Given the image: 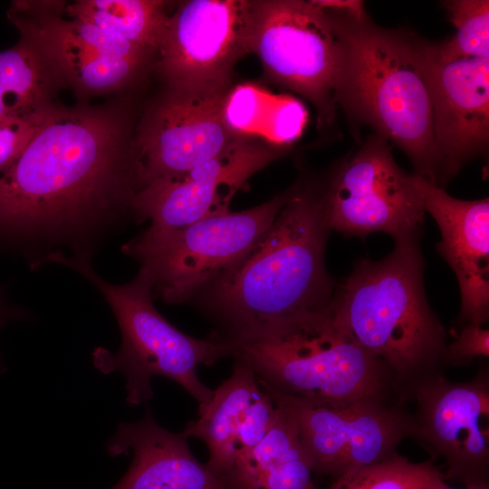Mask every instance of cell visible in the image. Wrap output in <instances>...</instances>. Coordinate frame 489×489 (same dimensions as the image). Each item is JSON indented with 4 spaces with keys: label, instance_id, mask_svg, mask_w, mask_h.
I'll list each match as a JSON object with an SVG mask.
<instances>
[{
    "label": "cell",
    "instance_id": "1",
    "mask_svg": "<svg viewBox=\"0 0 489 489\" xmlns=\"http://www.w3.org/2000/svg\"><path fill=\"white\" fill-rule=\"evenodd\" d=\"M131 110L54 103L20 154L0 168V245L23 251L41 238L78 237L142 187Z\"/></svg>",
    "mask_w": 489,
    "mask_h": 489
},
{
    "label": "cell",
    "instance_id": "2",
    "mask_svg": "<svg viewBox=\"0 0 489 489\" xmlns=\"http://www.w3.org/2000/svg\"><path fill=\"white\" fill-rule=\"evenodd\" d=\"M330 231L323 188L298 182L268 230L193 299L216 323L212 337L244 340L327 307L333 294L324 263Z\"/></svg>",
    "mask_w": 489,
    "mask_h": 489
},
{
    "label": "cell",
    "instance_id": "3",
    "mask_svg": "<svg viewBox=\"0 0 489 489\" xmlns=\"http://www.w3.org/2000/svg\"><path fill=\"white\" fill-rule=\"evenodd\" d=\"M395 241L385 258L357 262L330 308L355 341L386 367L402 395L441 374L446 344L425 294L419 235Z\"/></svg>",
    "mask_w": 489,
    "mask_h": 489
},
{
    "label": "cell",
    "instance_id": "4",
    "mask_svg": "<svg viewBox=\"0 0 489 489\" xmlns=\"http://www.w3.org/2000/svg\"><path fill=\"white\" fill-rule=\"evenodd\" d=\"M328 12L340 46L334 95L338 109L352 126L369 127L398 147L414 174L439 186L430 97L410 32L384 28L369 16L358 20Z\"/></svg>",
    "mask_w": 489,
    "mask_h": 489
},
{
    "label": "cell",
    "instance_id": "5",
    "mask_svg": "<svg viewBox=\"0 0 489 489\" xmlns=\"http://www.w3.org/2000/svg\"><path fill=\"white\" fill-rule=\"evenodd\" d=\"M272 393L319 404L385 398L390 373L335 320L330 304L228 342Z\"/></svg>",
    "mask_w": 489,
    "mask_h": 489
},
{
    "label": "cell",
    "instance_id": "6",
    "mask_svg": "<svg viewBox=\"0 0 489 489\" xmlns=\"http://www.w3.org/2000/svg\"><path fill=\"white\" fill-rule=\"evenodd\" d=\"M45 260L66 265L92 283L110 306L121 335L118 351L97 348L93 364L102 373L120 371L125 378L126 401L129 406L148 403L153 398L151 379H169L205 406L214 390L198 379L200 365L211 366L232 357V346L210 337H191L168 322L153 304L152 283L140 268L131 282L115 285L101 279L91 264L90 254L77 249L71 256L61 252L47 254Z\"/></svg>",
    "mask_w": 489,
    "mask_h": 489
},
{
    "label": "cell",
    "instance_id": "7",
    "mask_svg": "<svg viewBox=\"0 0 489 489\" xmlns=\"http://www.w3.org/2000/svg\"><path fill=\"white\" fill-rule=\"evenodd\" d=\"M297 184L257 206L171 229L149 226L122 246L168 303L192 302L268 230Z\"/></svg>",
    "mask_w": 489,
    "mask_h": 489
},
{
    "label": "cell",
    "instance_id": "8",
    "mask_svg": "<svg viewBox=\"0 0 489 489\" xmlns=\"http://www.w3.org/2000/svg\"><path fill=\"white\" fill-rule=\"evenodd\" d=\"M246 45L273 81L314 106L320 129L334 126L340 46L328 11L312 0L252 1Z\"/></svg>",
    "mask_w": 489,
    "mask_h": 489
},
{
    "label": "cell",
    "instance_id": "9",
    "mask_svg": "<svg viewBox=\"0 0 489 489\" xmlns=\"http://www.w3.org/2000/svg\"><path fill=\"white\" fill-rule=\"evenodd\" d=\"M62 1H13L9 21L34 38L80 101L122 91L145 73L155 54L84 20L64 16Z\"/></svg>",
    "mask_w": 489,
    "mask_h": 489
},
{
    "label": "cell",
    "instance_id": "10",
    "mask_svg": "<svg viewBox=\"0 0 489 489\" xmlns=\"http://www.w3.org/2000/svg\"><path fill=\"white\" fill-rule=\"evenodd\" d=\"M323 197L331 230L358 236L384 232L395 240L420 234L426 211L413 173L397 164L390 143L379 134L340 162Z\"/></svg>",
    "mask_w": 489,
    "mask_h": 489
},
{
    "label": "cell",
    "instance_id": "11",
    "mask_svg": "<svg viewBox=\"0 0 489 489\" xmlns=\"http://www.w3.org/2000/svg\"><path fill=\"white\" fill-rule=\"evenodd\" d=\"M267 392L293 417L312 472L333 480L396 455L413 437L412 416L384 398L319 404Z\"/></svg>",
    "mask_w": 489,
    "mask_h": 489
},
{
    "label": "cell",
    "instance_id": "12",
    "mask_svg": "<svg viewBox=\"0 0 489 489\" xmlns=\"http://www.w3.org/2000/svg\"><path fill=\"white\" fill-rule=\"evenodd\" d=\"M252 1L190 0L170 13L155 58L168 89L191 93L229 91L237 61L248 53Z\"/></svg>",
    "mask_w": 489,
    "mask_h": 489
},
{
    "label": "cell",
    "instance_id": "13",
    "mask_svg": "<svg viewBox=\"0 0 489 489\" xmlns=\"http://www.w3.org/2000/svg\"><path fill=\"white\" fill-rule=\"evenodd\" d=\"M401 400L416 401L413 437L446 463V479L466 485L488 484L489 378L452 382L442 374L425 379Z\"/></svg>",
    "mask_w": 489,
    "mask_h": 489
},
{
    "label": "cell",
    "instance_id": "14",
    "mask_svg": "<svg viewBox=\"0 0 489 489\" xmlns=\"http://www.w3.org/2000/svg\"><path fill=\"white\" fill-rule=\"evenodd\" d=\"M415 59L427 86L433 136L444 187L462 167L485 156L489 144V57L442 62L429 41L410 32Z\"/></svg>",
    "mask_w": 489,
    "mask_h": 489
},
{
    "label": "cell",
    "instance_id": "15",
    "mask_svg": "<svg viewBox=\"0 0 489 489\" xmlns=\"http://www.w3.org/2000/svg\"><path fill=\"white\" fill-rule=\"evenodd\" d=\"M227 92L201 94L167 88L148 108L134 135L142 187L204 164L242 137L225 120Z\"/></svg>",
    "mask_w": 489,
    "mask_h": 489
},
{
    "label": "cell",
    "instance_id": "16",
    "mask_svg": "<svg viewBox=\"0 0 489 489\" xmlns=\"http://www.w3.org/2000/svg\"><path fill=\"white\" fill-rule=\"evenodd\" d=\"M283 155L274 144L239 138L224 152L180 175L141 187L131 209L151 227L179 228L225 214L247 179Z\"/></svg>",
    "mask_w": 489,
    "mask_h": 489
},
{
    "label": "cell",
    "instance_id": "17",
    "mask_svg": "<svg viewBox=\"0 0 489 489\" xmlns=\"http://www.w3.org/2000/svg\"><path fill=\"white\" fill-rule=\"evenodd\" d=\"M425 211L436 222V250L453 269L461 293L460 317L483 326L489 318V200H462L413 173Z\"/></svg>",
    "mask_w": 489,
    "mask_h": 489
},
{
    "label": "cell",
    "instance_id": "18",
    "mask_svg": "<svg viewBox=\"0 0 489 489\" xmlns=\"http://www.w3.org/2000/svg\"><path fill=\"white\" fill-rule=\"evenodd\" d=\"M276 412L274 400L252 368L235 360L231 375L205 406L198 407L197 419L189 421L182 432L206 444V464L221 478L240 455L264 438Z\"/></svg>",
    "mask_w": 489,
    "mask_h": 489
},
{
    "label": "cell",
    "instance_id": "19",
    "mask_svg": "<svg viewBox=\"0 0 489 489\" xmlns=\"http://www.w3.org/2000/svg\"><path fill=\"white\" fill-rule=\"evenodd\" d=\"M188 437L170 432L149 408L136 422H120L106 444L110 456L131 455L125 475L110 489H229L192 454Z\"/></svg>",
    "mask_w": 489,
    "mask_h": 489
},
{
    "label": "cell",
    "instance_id": "20",
    "mask_svg": "<svg viewBox=\"0 0 489 489\" xmlns=\"http://www.w3.org/2000/svg\"><path fill=\"white\" fill-rule=\"evenodd\" d=\"M275 404L276 417L266 435L240 455L221 480L229 489H325L312 480L293 417Z\"/></svg>",
    "mask_w": 489,
    "mask_h": 489
},
{
    "label": "cell",
    "instance_id": "21",
    "mask_svg": "<svg viewBox=\"0 0 489 489\" xmlns=\"http://www.w3.org/2000/svg\"><path fill=\"white\" fill-rule=\"evenodd\" d=\"M64 87L56 67L31 36L20 34L15 45L0 52V120L40 114L56 103Z\"/></svg>",
    "mask_w": 489,
    "mask_h": 489
},
{
    "label": "cell",
    "instance_id": "22",
    "mask_svg": "<svg viewBox=\"0 0 489 489\" xmlns=\"http://www.w3.org/2000/svg\"><path fill=\"white\" fill-rule=\"evenodd\" d=\"M160 0H79L65 4V13L84 20L153 54L159 48L170 14Z\"/></svg>",
    "mask_w": 489,
    "mask_h": 489
},
{
    "label": "cell",
    "instance_id": "23",
    "mask_svg": "<svg viewBox=\"0 0 489 489\" xmlns=\"http://www.w3.org/2000/svg\"><path fill=\"white\" fill-rule=\"evenodd\" d=\"M433 460L413 463L397 454L341 475L325 489H434L446 478Z\"/></svg>",
    "mask_w": 489,
    "mask_h": 489
},
{
    "label": "cell",
    "instance_id": "24",
    "mask_svg": "<svg viewBox=\"0 0 489 489\" xmlns=\"http://www.w3.org/2000/svg\"><path fill=\"white\" fill-rule=\"evenodd\" d=\"M455 28L454 36L429 45L442 62L489 57V1L446 0L441 2Z\"/></svg>",
    "mask_w": 489,
    "mask_h": 489
},
{
    "label": "cell",
    "instance_id": "25",
    "mask_svg": "<svg viewBox=\"0 0 489 489\" xmlns=\"http://www.w3.org/2000/svg\"><path fill=\"white\" fill-rule=\"evenodd\" d=\"M267 100L263 91L251 85L231 88L224 104L226 124L235 133L246 136L261 122Z\"/></svg>",
    "mask_w": 489,
    "mask_h": 489
},
{
    "label": "cell",
    "instance_id": "26",
    "mask_svg": "<svg viewBox=\"0 0 489 489\" xmlns=\"http://www.w3.org/2000/svg\"><path fill=\"white\" fill-rule=\"evenodd\" d=\"M267 113V133L275 143L288 144L300 135L306 111L299 101L290 98L277 99Z\"/></svg>",
    "mask_w": 489,
    "mask_h": 489
},
{
    "label": "cell",
    "instance_id": "27",
    "mask_svg": "<svg viewBox=\"0 0 489 489\" xmlns=\"http://www.w3.org/2000/svg\"><path fill=\"white\" fill-rule=\"evenodd\" d=\"M50 108L33 117L0 120V168L20 154Z\"/></svg>",
    "mask_w": 489,
    "mask_h": 489
},
{
    "label": "cell",
    "instance_id": "28",
    "mask_svg": "<svg viewBox=\"0 0 489 489\" xmlns=\"http://www.w3.org/2000/svg\"><path fill=\"white\" fill-rule=\"evenodd\" d=\"M489 356V331L467 323L458 337L446 347V362L465 365L478 357Z\"/></svg>",
    "mask_w": 489,
    "mask_h": 489
},
{
    "label": "cell",
    "instance_id": "29",
    "mask_svg": "<svg viewBox=\"0 0 489 489\" xmlns=\"http://www.w3.org/2000/svg\"><path fill=\"white\" fill-rule=\"evenodd\" d=\"M312 2L324 10L342 13L358 20L369 16L364 1L361 0H312Z\"/></svg>",
    "mask_w": 489,
    "mask_h": 489
},
{
    "label": "cell",
    "instance_id": "30",
    "mask_svg": "<svg viewBox=\"0 0 489 489\" xmlns=\"http://www.w3.org/2000/svg\"><path fill=\"white\" fill-rule=\"evenodd\" d=\"M24 316V312L12 304L0 288V329L7 322L19 320ZM5 370L0 355V373Z\"/></svg>",
    "mask_w": 489,
    "mask_h": 489
},
{
    "label": "cell",
    "instance_id": "31",
    "mask_svg": "<svg viewBox=\"0 0 489 489\" xmlns=\"http://www.w3.org/2000/svg\"><path fill=\"white\" fill-rule=\"evenodd\" d=\"M434 489H454V488L449 487L444 481ZM465 489H489V486H488V484H476V485H466Z\"/></svg>",
    "mask_w": 489,
    "mask_h": 489
}]
</instances>
